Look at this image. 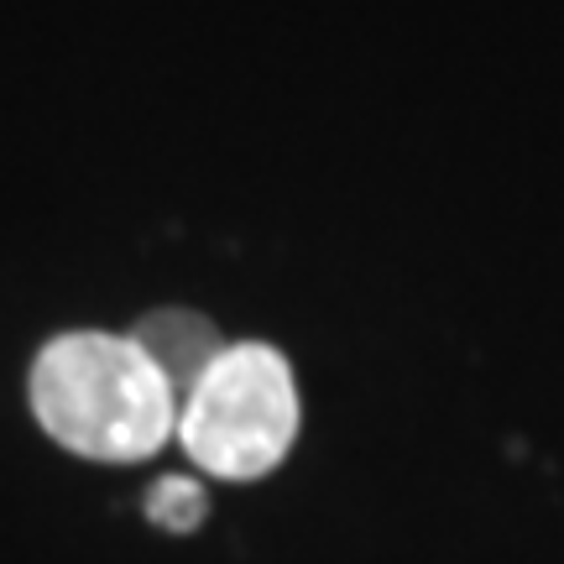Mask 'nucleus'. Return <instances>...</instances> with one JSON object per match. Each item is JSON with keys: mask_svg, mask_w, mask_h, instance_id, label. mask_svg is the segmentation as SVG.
Masks as SVG:
<instances>
[{"mask_svg": "<svg viewBox=\"0 0 564 564\" xmlns=\"http://www.w3.org/2000/svg\"><path fill=\"white\" fill-rule=\"evenodd\" d=\"M204 512H209V497H204L199 481H188V476H162L152 491H147V518L167 533H194L204 523Z\"/></svg>", "mask_w": 564, "mask_h": 564, "instance_id": "nucleus-4", "label": "nucleus"}, {"mask_svg": "<svg viewBox=\"0 0 564 564\" xmlns=\"http://www.w3.org/2000/svg\"><path fill=\"white\" fill-rule=\"evenodd\" d=\"M131 340L141 345L147 361L158 366V377L167 382L173 403H183L209 377V366L230 350V340L204 314H194V308H158V314H147L131 329Z\"/></svg>", "mask_w": 564, "mask_h": 564, "instance_id": "nucleus-3", "label": "nucleus"}, {"mask_svg": "<svg viewBox=\"0 0 564 564\" xmlns=\"http://www.w3.org/2000/svg\"><path fill=\"white\" fill-rule=\"evenodd\" d=\"M299 423L303 408L288 356L267 340H241L178 403L173 440L204 476L262 481L288 460Z\"/></svg>", "mask_w": 564, "mask_h": 564, "instance_id": "nucleus-2", "label": "nucleus"}, {"mask_svg": "<svg viewBox=\"0 0 564 564\" xmlns=\"http://www.w3.org/2000/svg\"><path fill=\"white\" fill-rule=\"evenodd\" d=\"M32 413L68 455L100 465H137L178 429V403L131 335L68 329L32 361Z\"/></svg>", "mask_w": 564, "mask_h": 564, "instance_id": "nucleus-1", "label": "nucleus"}]
</instances>
